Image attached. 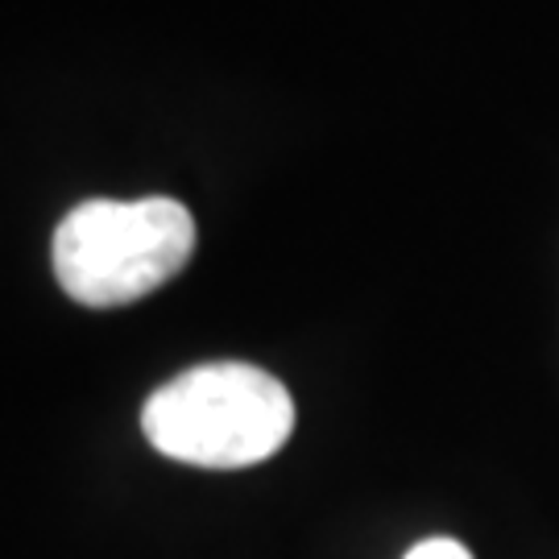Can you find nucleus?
<instances>
[{
	"instance_id": "7ed1b4c3",
	"label": "nucleus",
	"mask_w": 559,
	"mask_h": 559,
	"mask_svg": "<svg viewBox=\"0 0 559 559\" xmlns=\"http://www.w3.org/2000/svg\"><path fill=\"white\" fill-rule=\"evenodd\" d=\"M406 559H473L468 547L456 539H423L419 547H411Z\"/></svg>"
},
{
	"instance_id": "f257e3e1",
	"label": "nucleus",
	"mask_w": 559,
	"mask_h": 559,
	"mask_svg": "<svg viewBox=\"0 0 559 559\" xmlns=\"http://www.w3.org/2000/svg\"><path fill=\"white\" fill-rule=\"evenodd\" d=\"M141 431L179 464L249 468L290 440L295 399L258 365L212 360L154 390L141 406Z\"/></svg>"
},
{
	"instance_id": "f03ea898",
	"label": "nucleus",
	"mask_w": 559,
	"mask_h": 559,
	"mask_svg": "<svg viewBox=\"0 0 559 559\" xmlns=\"http://www.w3.org/2000/svg\"><path fill=\"white\" fill-rule=\"evenodd\" d=\"M195 221L179 200H87L55 228V274L83 307H124L182 274Z\"/></svg>"
}]
</instances>
